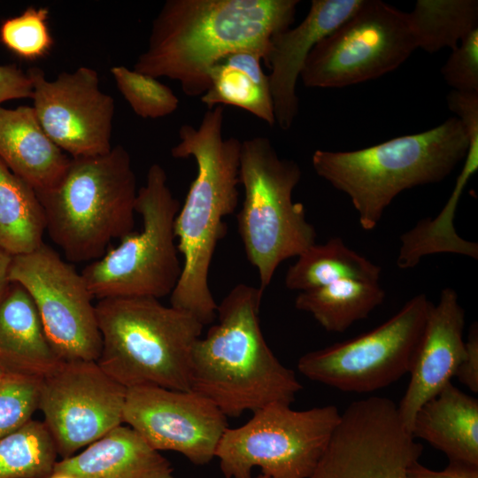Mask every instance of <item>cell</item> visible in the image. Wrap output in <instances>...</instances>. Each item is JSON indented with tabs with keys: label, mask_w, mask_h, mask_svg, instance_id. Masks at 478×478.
Segmentation results:
<instances>
[{
	"label": "cell",
	"mask_w": 478,
	"mask_h": 478,
	"mask_svg": "<svg viewBox=\"0 0 478 478\" xmlns=\"http://www.w3.org/2000/svg\"><path fill=\"white\" fill-rule=\"evenodd\" d=\"M297 0H167L154 19L134 70L177 81L202 96L209 71L223 57L253 50L266 59L271 38L294 22Z\"/></svg>",
	"instance_id": "cell-1"
},
{
	"label": "cell",
	"mask_w": 478,
	"mask_h": 478,
	"mask_svg": "<svg viewBox=\"0 0 478 478\" xmlns=\"http://www.w3.org/2000/svg\"><path fill=\"white\" fill-rule=\"evenodd\" d=\"M224 107L208 109L197 127L179 129V143L172 148L175 158H192L197 175L174 220L177 249L182 255L181 274L170 295L171 305L211 324L218 305L209 286V272L218 243L227 233L224 218L238 204L242 142L224 138Z\"/></svg>",
	"instance_id": "cell-2"
},
{
	"label": "cell",
	"mask_w": 478,
	"mask_h": 478,
	"mask_svg": "<svg viewBox=\"0 0 478 478\" xmlns=\"http://www.w3.org/2000/svg\"><path fill=\"white\" fill-rule=\"evenodd\" d=\"M264 290L235 286L218 305V322L193 346L190 389L237 418L272 403L291 405L302 385L266 343L259 322Z\"/></svg>",
	"instance_id": "cell-3"
},
{
	"label": "cell",
	"mask_w": 478,
	"mask_h": 478,
	"mask_svg": "<svg viewBox=\"0 0 478 478\" xmlns=\"http://www.w3.org/2000/svg\"><path fill=\"white\" fill-rule=\"evenodd\" d=\"M470 139L456 117L421 133L352 151L317 150L316 173L346 194L360 227L373 230L402 191L440 182L464 161Z\"/></svg>",
	"instance_id": "cell-4"
},
{
	"label": "cell",
	"mask_w": 478,
	"mask_h": 478,
	"mask_svg": "<svg viewBox=\"0 0 478 478\" xmlns=\"http://www.w3.org/2000/svg\"><path fill=\"white\" fill-rule=\"evenodd\" d=\"M138 189L121 145L102 155L71 158L58 181L38 192L45 230L67 261L93 262L135 228Z\"/></svg>",
	"instance_id": "cell-5"
},
{
	"label": "cell",
	"mask_w": 478,
	"mask_h": 478,
	"mask_svg": "<svg viewBox=\"0 0 478 478\" xmlns=\"http://www.w3.org/2000/svg\"><path fill=\"white\" fill-rule=\"evenodd\" d=\"M98 366L126 389L189 390L193 346L204 327L191 313L152 297L97 300Z\"/></svg>",
	"instance_id": "cell-6"
},
{
	"label": "cell",
	"mask_w": 478,
	"mask_h": 478,
	"mask_svg": "<svg viewBox=\"0 0 478 478\" xmlns=\"http://www.w3.org/2000/svg\"><path fill=\"white\" fill-rule=\"evenodd\" d=\"M301 176L298 164L281 158L269 138L242 141L238 177L243 201L237 229L262 290L281 263L316 243V230L304 205L292 197Z\"/></svg>",
	"instance_id": "cell-7"
},
{
	"label": "cell",
	"mask_w": 478,
	"mask_h": 478,
	"mask_svg": "<svg viewBox=\"0 0 478 478\" xmlns=\"http://www.w3.org/2000/svg\"><path fill=\"white\" fill-rule=\"evenodd\" d=\"M180 207L166 171L152 164L135 200L142 229L121 238L118 246L81 272L94 298L159 299L172 294L181 274L174 235Z\"/></svg>",
	"instance_id": "cell-8"
},
{
	"label": "cell",
	"mask_w": 478,
	"mask_h": 478,
	"mask_svg": "<svg viewBox=\"0 0 478 478\" xmlns=\"http://www.w3.org/2000/svg\"><path fill=\"white\" fill-rule=\"evenodd\" d=\"M340 419L335 405L294 410L272 403L243 425L227 428L215 458L225 478H252L255 467L271 478H310Z\"/></svg>",
	"instance_id": "cell-9"
},
{
	"label": "cell",
	"mask_w": 478,
	"mask_h": 478,
	"mask_svg": "<svg viewBox=\"0 0 478 478\" xmlns=\"http://www.w3.org/2000/svg\"><path fill=\"white\" fill-rule=\"evenodd\" d=\"M416 49L408 12L380 0H362L313 47L300 78L310 88L358 84L397 69Z\"/></svg>",
	"instance_id": "cell-10"
},
{
	"label": "cell",
	"mask_w": 478,
	"mask_h": 478,
	"mask_svg": "<svg viewBox=\"0 0 478 478\" xmlns=\"http://www.w3.org/2000/svg\"><path fill=\"white\" fill-rule=\"evenodd\" d=\"M431 304L425 294L415 295L375 328L302 355L297 370L345 392L383 389L409 374Z\"/></svg>",
	"instance_id": "cell-11"
},
{
	"label": "cell",
	"mask_w": 478,
	"mask_h": 478,
	"mask_svg": "<svg viewBox=\"0 0 478 478\" xmlns=\"http://www.w3.org/2000/svg\"><path fill=\"white\" fill-rule=\"evenodd\" d=\"M9 280L31 297L59 360L97 361L102 339L95 298L81 273L43 243L12 257Z\"/></svg>",
	"instance_id": "cell-12"
},
{
	"label": "cell",
	"mask_w": 478,
	"mask_h": 478,
	"mask_svg": "<svg viewBox=\"0 0 478 478\" xmlns=\"http://www.w3.org/2000/svg\"><path fill=\"white\" fill-rule=\"evenodd\" d=\"M422 446L391 399L370 397L351 403L310 478H407Z\"/></svg>",
	"instance_id": "cell-13"
},
{
	"label": "cell",
	"mask_w": 478,
	"mask_h": 478,
	"mask_svg": "<svg viewBox=\"0 0 478 478\" xmlns=\"http://www.w3.org/2000/svg\"><path fill=\"white\" fill-rule=\"evenodd\" d=\"M127 390L96 361H60L41 378L38 410L62 459L123 424Z\"/></svg>",
	"instance_id": "cell-14"
},
{
	"label": "cell",
	"mask_w": 478,
	"mask_h": 478,
	"mask_svg": "<svg viewBox=\"0 0 478 478\" xmlns=\"http://www.w3.org/2000/svg\"><path fill=\"white\" fill-rule=\"evenodd\" d=\"M34 110L47 135L71 158L102 155L112 150L114 101L101 91L96 71L80 66L49 81L43 71H27Z\"/></svg>",
	"instance_id": "cell-15"
},
{
	"label": "cell",
	"mask_w": 478,
	"mask_h": 478,
	"mask_svg": "<svg viewBox=\"0 0 478 478\" xmlns=\"http://www.w3.org/2000/svg\"><path fill=\"white\" fill-rule=\"evenodd\" d=\"M227 418L214 403L192 389L155 386L127 389L123 410V423L152 448L176 451L197 466L215 458L228 428Z\"/></svg>",
	"instance_id": "cell-16"
},
{
	"label": "cell",
	"mask_w": 478,
	"mask_h": 478,
	"mask_svg": "<svg viewBox=\"0 0 478 478\" xmlns=\"http://www.w3.org/2000/svg\"><path fill=\"white\" fill-rule=\"evenodd\" d=\"M464 327L465 311L458 294L444 288L437 304L429 307L409 371L410 381L397 405L410 432L419 409L455 376L465 351Z\"/></svg>",
	"instance_id": "cell-17"
},
{
	"label": "cell",
	"mask_w": 478,
	"mask_h": 478,
	"mask_svg": "<svg viewBox=\"0 0 478 478\" xmlns=\"http://www.w3.org/2000/svg\"><path fill=\"white\" fill-rule=\"evenodd\" d=\"M362 0H312L306 17L295 27L276 33L265 65L269 68L275 124L289 130L297 116V82L313 47L343 23Z\"/></svg>",
	"instance_id": "cell-18"
},
{
	"label": "cell",
	"mask_w": 478,
	"mask_h": 478,
	"mask_svg": "<svg viewBox=\"0 0 478 478\" xmlns=\"http://www.w3.org/2000/svg\"><path fill=\"white\" fill-rule=\"evenodd\" d=\"M53 472L74 478H175L169 460L122 424L81 452L57 461Z\"/></svg>",
	"instance_id": "cell-19"
},
{
	"label": "cell",
	"mask_w": 478,
	"mask_h": 478,
	"mask_svg": "<svg viewBox=\"0 0 478 478\" xmlns=\"http://www.w3.org/2000/svg\"><path fill=\"white\" fill-rule=\"evenodd\" d=\"M70 158L44 132L33 107L0 105V159L36 193L58 181Z\"/></svg>",
	"instance_id": "cell-20"
},
{
	"label": "cell",
	"mask_w": 478,
	"mask_h": 478,
	"mask_svg": "<svg viewBox=\"0 0 478 478\" xmlns=\"http://www.w3.org/2000/svg\"><path fill=\"white\" fill-rule=\"evenodd\" d=\"M27 291L11 282L0 302V372L42 378L60 362Z\"/></svg>",
	"instance_id": "cell-21"
},
{
	"label": "cell",
	"mask_w": 478,
	"mask_h": 478,
	"mask_svg": "<svg viewBox=\"0 0 478 478\" xmlns=\"http://www.w3.org/2000/svg\"><path fill=\"white\" fill-rule=\"evenodd\" d=\"M450 461L478 466V400L451 382L417 412L411 428Z\"/></svg>",
	"instance_id": "cell-22"
},
{
	"label": "cell",
	"mask_w": 478,
	"mask_h": 478,
	"mask_svg": "<svg viewBox=\"0 0 478 478\" xmlns=\"http://www.w3.org/2000/svg\"><path fill=\"white\" fill-rule=\"evenodd\" d=\"M253 50H238L220 59L209 71L210 85L200 97L207 109L233 105L249 112L270 127L275 124L268 75Z\"/></svg>",
	"instance_id": "cell-23"
},
{
	"label": "cell",
	"mask_w": 478,
	"mask_h": 478,
	"mask_svg": "<svg viewBox=\"0 0 478 478\" xmlns=\"http://www.w3.org/2000/svg\"><path fill=\"white\" fill-rule=\"evenodd\" d=\"M478 169V158L466 157L454 189L438 215L420 220L400 237L397 265L412 268L428 255L451 253L478 258V244L459 235L454 227L455 212L463 190Z\"/></svg>",
	"instance_id": "cell-24"
},
{
	"label": "cell",
	"mask_w": 478,
	"mask_h": 478,
	"mask_svg": "<svg viewBox=\"0 0 478 478\" xmlns=\"http://www.w3.org/2000/svg\"><path fill=\"white\" fill-rule=\"evenodd\" d=\"M285 276L290 290L306 291L343 281L378 282L382 268L350 249L340 237L310 246L298 255Z\"/></svg>",
	"instance_id": "cell-25"
},
{
	"label": "cell",
	"mask_w": 478,
	"mask_h": 478,
	"mask_svg": "<svg viewBox=\"0 0 478 478\" xmlns=\"http://www.w3.org/2000/svg\"><path fill=\"white\" fill-rule=\"evenodd\" d=\"M384 298L385 291L378 282L343 280L299 292L295 306L310 313L325 330L343 333L367 318Z\"/></svg>",
	"instance_id": "cell-26"
},
{
	"label": "cell",
	"mask_w": 478,
	"mask_h": 478,
	"mask_svg": "<svg viewBox=\"0 0 478 478\" xmlns=\"http://www.w3.org/2000/svg\"><path fill=\"white\" fill-rule=\"evenodd\" d=\"M45 220L35 190L0 159V248L17 256L43 243Z\"/></svg>",
	"instance_id": "cell-27"
},
{
	"label": "cell",
	"mask_w": 478,
	"mask_h": 478,
	"mask_svg": "<svg viewBox=\"0 0 478 478\" xmlns=\"http://www.w3.org/2000/svg\"><path fill=\"white\" fill-rule=\"evenodd\" d=\"M408 14L418 48L429 53L455 49L478 28L476 0H418Z\"/></svg>",
	"instance_id": "cell-28"
},
{
	"label": "cell",
	"mask_w": 478,
	"mask_h": 478,
	"mask_svg": "<svg viewBox=\"0 0 478 478\" xmlns=\"http://www.w3.org/2000/svg\"><path fill=\"white\" fill-rule=\"evenodd\" d=\"M58 455L43 421L30 420L0 438V478H47Z\"/></svg>",
	"instance_id": "cell-29"
},
{
	"label": "cell",
	"mask_w": 478,
	"mask_h": 478,
	"mask_svg": "<svg viewBox=\"0 0 478 478\" xmlns=\"http://www.w3.org/2000/svg\"><path fill=\"white\" fill-rule=\"evenodd\" d=\"M111 73L118 89L137 116L158 119L177 110L178 97L157 78L122 66L112 67Z\"/></svg>",
	"instance_id": "cell-30"
},
{
	"label": "cell",
	"mask_w": 478,
	"mask_h": 478,
	"mask_svg": "<svg viewBox=\"0 0 478 478\" xmlns=\"http://www.w3.org/2000/svg\"><path fill=\"white\" fill-rule=\"evenodd\" d=\"M49 15L46 7L30 6L20 15L4 20L0 27L1 42L11 52L28 61L46 57L54 45Z\"/></svg>",
	"instance_id": "cell-31"
},
{
	"label": "cell",
	"mask_w": 478,
	"mask_h": 478,
	"mask_svg": "<svg viewBox=\"0 0 478 478\" xmlns=\"http://www.w3.org/2000/svg\"><path fill=\"white\" fill-rule=\"evenodd\" d=\"M41 378L5 375L0 384V438L15 431L38 410Z\"/></svg>",
	"instance_id": "cell-32"
},
{
	"label": "cell",
	"mask_w": 478,
	"mask_h": 478,
	"mask_svg": "<svg viewBox=\"0 0 478 478\" xmlns=\"http://www.w3.org/2000/svg\"><path fill=\"white\" fill-rule=\"evenodd\" d=\"M441 73L453 90L478 92V28L451 50Z\"/></svg>",
	"instance_id": "cell-33"
},
{
	"label": "cell",
	"mask_w": 478,
	"mask_h": 478,
	"mask_svg": "<svg viewBox=\"0 0 478 478\" xmlns=\"http://www.w3.org/2000/svg\"><path fill=\"white\" fill-rule=\"evenodd\" d=\"M455 377L472 392H478V326L473 323L465 341L464 355L457 367Z\"/></svg>",
	"instance_id": "cell-34"
},
{
	"label": "cell",
	"mask_w": 478,
	"mask_h": 478,
	"mask_svg": "<svg viewBox=\"0 0 478 478\" xmlns=\"http://www.w3.org/2000/svg\"><path fill=\"white\" fill-rule=\"evenodd\" d=\"M32 82L27 74L14 65L0 66V104L32 96Z\"/></svg>",
	"instance_id": "cell-35"
},
{
	"label": "cell",
	"mask_w": 478,
	"mask_h": 478,
	"mask_svg": "<svg viewBox=\"0 0 478 478\" xmlns=\"http://www.w3.org/2000/svg\"><path fill=\"white\" fill-rule=\"evenodd\" d=\"M407 478H478V466L450 461L441 471L429 469L419 460L413 462L407 469Z\"/></svg>",
	"instance_id": "cell-36"
},
{
	"label": "cell",
	"mask_w": 478,
	"mask_h": 478,
	"mask_svg": "<svg viewBox=\"0 0 478 478\" xmlns=\"http://www.w3.org/2000/svg\"><path fill=\"white\" fill-rule=\"evenodd\" d=\"M12 257L13 256L0 248V302L6 294L11 284L9 272Z\"/></svg>",
	"instance_id": "cell-37"
},
{
	"label": "cell",
	"mask_w": 478,
	"mask_h": 478,
	"mask_svg": "<svg viewBox=\"0 0 478 478\" xmlns=\"http://www.w3.org/2000/svg\"><path fill=\"white\" fill-rule=\"evenodd\" d=\"M47 478H74L70 474L61 473V472H53L49 477Z\"/></svg>",
	"instance_id": "cell-38"
},
{
	"label": "cell",
	"mask_w": 478,
	"mask_h": 478,
	"mask_svg": "<svg viewBox=\"0 0 478 478\" xmlns=\"http://www.w3.org/2000/svg\"><path fill=\"white\" fill-rule=\"evenodd\" d=\"M255 478H271V477H269V476H267V475H265V474H258V476H256Z\"/></svg>",
	"instance_id": "cell-39"
},
{
	"label": "cell",
	"mask_w": 478,
	"mask_h": 478,
	"mask_svg": "<svg viewBox=\"0 0 478 478\" xmlns=\"http://www.w3.org/2000/svg\"><path fill=\"white\" fill-rule=\"evenodd\" d=\"M4 376H5V375H4L2 372H0V384L2 383V382H3L4 378Z\"/></svg>",
	"instance_id": "cell-40"
}]
</instances>
